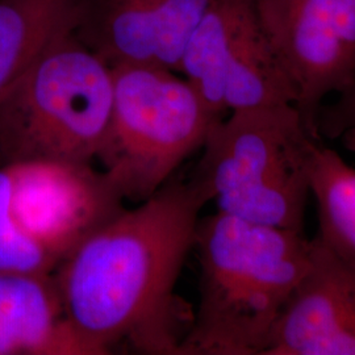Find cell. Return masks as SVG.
<instances>
[{
  "label": "cell",
  "instance_id": "obj_4",
  "mask_svg": "<svg viewBox=\"0 0 355 355\" xmlns=\"http://www.w3.org/2000/svg\"><path fill=\"white\" fill-rule=\"evenodd\" d=\"M112 101V67L74 33L58 40L0 102L3 165L89 164L107 133Z\"/></svg>",
  "mask_w": 355,
  "mask_h": 355
},
{
  "label": "cell",
  "instance_id": "obj_1",
  "mask_svg": "<svg viewBox=\"0 0 355 355\" xmlns=\"http://www.w3.org/2000/svg\"><path fill=\"white\" fill-rule=\"evenodd\" d=\"M207 203L192 179L168 184L124 208L57 267L64 318L87 355L121 343L179 354L175 288Z\"/></svg>",
  "mask_w": 355,
  "mask_h": 355
},
{
  "label": "cell",
  "instance_id": "obj_7",
  "mask_svg": "<svg viewBox=\"0 0 355 355\" xmlns=\"http://www.w3.org/2000/svg\"><path fill=\"white\" fill-rule=\"evenodd\" d=\"M261 26L296 94L305 127L320 139L322 101L355 79V0H254ZM321 140V139H320Z\"/></svg>",
  "mask_w": 355,
  "mask_h": 355
},
{
  "label": "cell",
  "instance_id": "obj_2",
  "mask_svg": "<svg viewBox=\"0 0 355 355\" xmlns=\"http://www.w3.org/2000/svg\"><path fill=\"white\" fill-rule=\"evenodd\" d=\"M199 306L182 355H263L312 257L304 232L217 211L199 220Z\"/></svg>",
  "mask_w": 355,
  "mask_h": 355
},
{
  "label": "cell",
  "instance_id": "obj_3",
  "mask_svg": "<svg viewBox=\"0 0 355 355\" xmlns=\"http://www.w3.org/2000/svg\"><path fill=\"white\" fill-rule=\"evenodd\" d=\"M320 142L293 104L232 111L211 128L192 180L220 212L304 232Z\"/></svg>",
  "mask_w": 355,
  "mask_h": 355
},
{
  "label": "cell",
  "instance_id": "obj_12",
  "mask_svg": "<svg viewBox=\"0 0 355 355\" xmlns=\"http://www.w3.org/2000/svg\"><path fill=\"white\" fill-rule=\"evenodd\" d=\"M83 0H0V102L58 40L76 32Z\"/></svg>",
  "mask_w": 355,
  "mask_h": 355
},
{
  "label": "cell",
  "instance_id": "obj_15",
  "mask_svg": "<svg viewBox=\"0 0 355 355\" xmlns=\"http://www.w3.org/2000/svg\"><path fill=\"white\" fill-rule=\"evenodd\" d=\"M320 139L341 140L345 148L355 145V79L338 94V99L329 105H322L318 114Z\"/></svg>",
  "mask_w": 355,
  "mask_h": 355
},
{
  "label": "cell",
  "instance_id": "obj_11",
  "mask_svg": "<svg viewBox=\"0 0 355 355\" xmlns=\"http://www.w3.org/2000/svg\"><path fill=\"white\" fill-rule=\"evenodd\" d=\"M87 355L53 275L0 271V355Z\"/></svg>",
  "mask_w": 355,
  "mask_h": 355
},
{
  "label": "cell",
  "instance_id": "obj_10",
  "mask_svg": "<svg viewBox=\"0 0 355 355\" xmlns=\"http://www.w3.org/2000/svg\"><path fill=\"white\" fill-rule=\"evenodd\" d=\"M263 355H355V266L318 239Z\"/></svg>",
  "mask_w": 355,
  "mask_h": 355
},
{
  "label": "cell",
  "instance_id": "obj_8",
  "mask_svg": "<svg viewBox=\"0 0 355 355\" xmlns=\"http://www.w3.org/2000/svg\"><path fill=\"white\" fill-rule=\"evenodd\" d=\"M13 221L57 267L125 207L91 162L10 164Z\"/></svg>",
  "mask_w": 355,
  "mask_h": 355
},
{
  "label": "cell",
  "instance_id": "obj_14",
  "mask_svg": "<svg viewBox=\"0 0 355 355\" xmlns=\"http://www.w3.org/2000/svg\"><path fill=\"white\" fill-rule=\"evenodd\" d=\"M11 173L0 166V271L53 275L55 266L20 233L13 221L11 208Z\"/></svg>",
  "mask_w": 355,
  "mask_h": 355
},
{
  "label": "cell",
  "instance_id": "obj_5",
  "mask_svg": "<svg viewBox=\"0 0 355 355\" xmlns=\"http://www.w3.org/2000/svg\"><path fill=\"white\" fill-rule=\"evenodd\" d=\"M110 124L96 158L114 190L141 203L203 148L216 116L178 73L152 66H114Z\"/></svg>",
  "mask_w": 355,
  "mask_h": 355
},
{
  "label": "cell",
  "instance_id": "obj_6",
  "mask_svg": "<svg viewBox=\"0 0 355 355\" xmlns=\"http://www.w3.org/2000/svg\"><path fill=\"white\" fill-rule=\"evenodd\" d=\"M178 74L218 117L296 101L254 0H214L191 35Z\"/></svg>",
  "mask_w": 355,
  "mask_h": 355
},
{
  "label": "cell",
  "instance_id": "obj_9",
  "mask_svg": "<svg viewBox=\"0 0 355 355\" xmlns=\"http://www.w3.org/2000/svg\"><path fill=\"white\" fill-rule=\"evenodd\" d=\"M214 0H83L79 38L111 67L178 73L192 32Z\"/></svg>",
  "mask_w": 355,
  "mask_h": 355
},
{
  "label": "cell",
  "instance_id": "obj_16",
  "mask_svg": "<svg viewBox=\"0 0 355 355\" xmlns=\"http://www.w3.org/2000/svg\"><path fill=\"white\" fill-rule=\"evenodd\" d=\"M349 150H352V152H355V145L354 146H352V148H349Z\"/></svg>",
  "mask_w": 355,
  "mask_h": 355
},
{
  "label": "cell",
  "instance_id": "obj_13",
  "mask_svg": "<svg viewBox=\"0 0 355 355\" xmlns=\"http://www.w3.org/2000/svg\"><path fill=\"white\" fill-rule=\"evenodd\" d=\"M311 192L318 202V242L355 266V168L318 144L311 170Z\"/></svg>",
  "mask_w": 355,
  "mask_h": 355
}]
</instances>
